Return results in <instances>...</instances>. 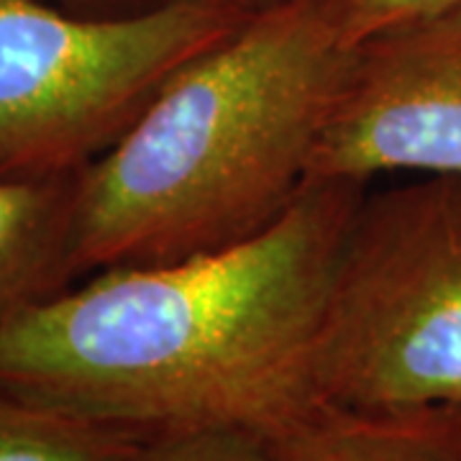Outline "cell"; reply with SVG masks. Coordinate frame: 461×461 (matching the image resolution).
<instances>
[{"label":"cell","mask_w":461,"mask_h":461,"mask_svg":"<svg viewBox=\"0 0 461 461\" xmlns=\"http://www.w3.org/2000/svg\"><path fill=\"white\" fill-rule=\"evenodd\" d=\"M126 461H282L272 441L244 429L169 430L147 436Z\"/></svg>","instance_id":"cell-9"},{"label":"cell","mask_w":461,"mask_h":461,"mask_svg":"<svg viewBox=\"0 0 461 461\" xmlns=\"http://www.w3.org/2000/svg\"><path fill=\"white\" fill-rule=\"evenodd\" d=\"M75 185L77 175L41 182L0 180V323L75 280Z\"/></svg>","instance_id":"cell-7"},{"label":"cell","mask_w":461,"mask_h":461,"mask_svg":"<svg viewBox=\"0 0 461 461\" xmlns=\"http://www.w3.org/2000/svg\"><path fill=\"white\" fill-rule=\"evenodd\" d=\"M249 5H254V3H251V0H247ZM267 3H277V0H259V5H267Z\"/></svg>","instance_id":"cell-12"},{"label":"cell","mask_w":461,"mask_h":461,"mask_svg":"<svg viewBox=\"0 0 461 461\" xmlns=\"http://www.w3.org/2000/svg\"><path fill=\"white\" fill-rule=\"evenodd\" d=\"M67 3H75V5H95V3H103V0H67Z\"/></svg>","instance_id":"cell-11"},{"label":"cell","mask_w":461,"mask_h":461,"mask_svg":"<svg viewBox=\"0 0 461 461\" xmlns=\"http://www.w3.org/2000/svg\"><path fill=\"white\" fill-rule=\"evenodd\" d=\"M456 5L461 0H346V41L357 47L387 29L444 14Z\"/></svg>","instance_id":"cell-10"},{"label":"cell","mask_w":461,"mask_h":461,"mask_svg":"<svg viewBox=\"0 0 461 461\" xmlns=\"http://www.w3.org/2000/svg\"><path fill=\"white\" fill-rule=\"evenodd\" d=\"M254 8L247 0H162L80 16L44 0H0V180L80 175L175 72Z\"/></svg>","instance_id":"cell-4"},{"label":"cell","mask_w":461,"mask_h":461,"mask_svg":"<svg viewBox=\"0 0 461 461\" xmlns=\"http://www.w3.org/2000/svg\"><path fill=\"white\" fill-rule=\"evenodd\" d=\"M364 187L308 182L244 241L105 267L21 308L0 323V393L139 436H275L323 402L321 326Z\"/></svg>","instance_id":"cell-1"},{"label":"cell","mask_w":461,"mask_h":461,"mask_svg":"<svg viewBox=\"0 0 461 461\" xmlns=\"http://www.w3.org/2000/svg\"><path fill=\"white\" fill-rule=\"evenodd\" d=\"M384 172L461 175V5L354 47L308 182Z\"/></svg>","instance_id":"cell-5"},{"label":"cell","mask_w":461,"mask_h":461,"mask_svg":"<svg viewBox=\"0 0 461 461\" xmlns=\"http://www.w3.org/2000/svg\"><path fill=\"white\" fill-rule=\"evenodd\" d=\"M346 0H277L169 77L77 175L72 275L230 247L305 190L351 69Z\"/></svg>","instance_id":"cell-2"},{"label":"cell","mask_w":461,"mask_h":461,"mask_svg":"<svg viewBox=\"0 0 461 461\" xmlns=\"http://www.w3.org/2000/svg\"><path fill=\"white\" fill-rule=\"evenodd\" d=\"M144 438L0 393V461H126Z\"/></svg>","instance_id":"cell-8"},{"label":"cell","mask_w":461,"mask_h":461,"mask_svg":"<svg viewBox=\"0 0 461 461\" xmlns=\"http://www.w3.org/2000/svg\"><path fill=\"white\" fill-rule=\"evenodd\" d=\"M269 441L282 461H461V405L354 411L318 402Z\"/></svg>","instance_id":"cell-6"},{"label":"cell","mask_w":461,"mask_h":461,"mask_svg":"<svg viewBox=\"0 0 461 461\" xmlns=\"http://www.w3.org/2000/svg\"><path fill=\"white\" fill-rule=\"evenodd\" d=\"M323 402L461 405V175L364 193L330 277Z\"/></svg>","instance_id":"cell-3"}]
</instances>
